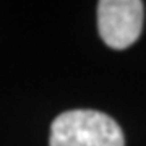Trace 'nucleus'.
I'll return each mask as SVG.
<instances>
[{
	"label": "nucleus",
	"mask_w": 146,
	"mask_h": 146,
	"mask_svg": "<svg viewBox=\"0 0 146 146\" xmlns=\"http://www.w3.org/2000/svg\"><path fill=\"white\" fill-rule=\"evenodd\" d=\"M49 146H125L119 123L99 110H68L50 125Z\"/></svg>",
	"instance_id": "nucleus-1"
},
{
	"label": "nucleus",
	"mask_w": 146,
	"mask_h": 146,
	"mask_svg": "<svg viewBox=\"0 0 146 146\" xmlns=\"http://www.w3.org/2000/svg\"><path fill=\"white\" fill-rule=\"evenodd\" d=\"M145 7L140 0H102L98 3V28L112 49H127L140 37Z\"/></svg>",
	"instance_id": "nucleus-2"
}]
</instances>
